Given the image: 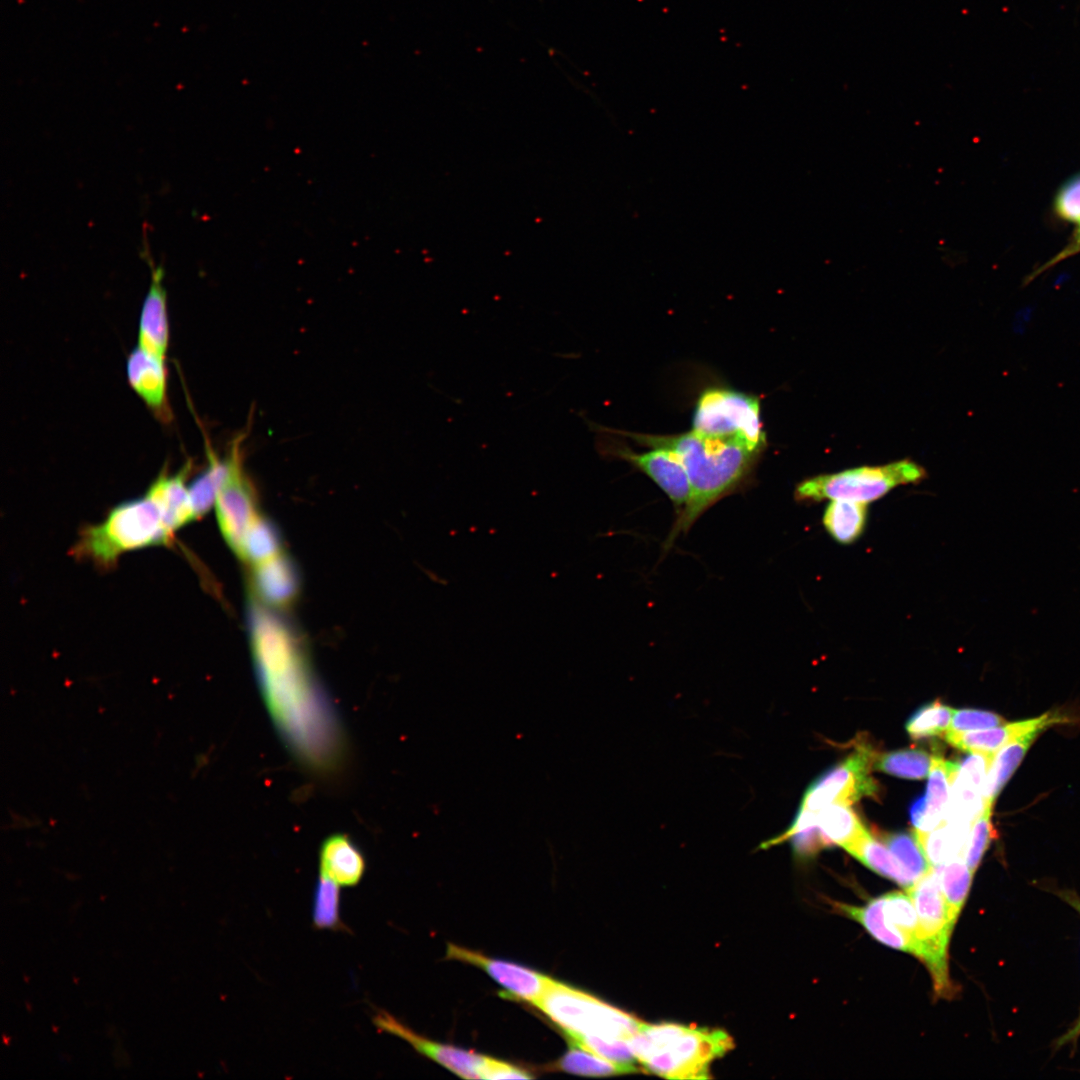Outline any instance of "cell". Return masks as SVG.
Wrapping results in <instances>:
<instances>
[{
    "label": "cell",
    "mask_w": 1080,
    "mask_h": 1080,
    "mask_svg": "<svg viewBox=\"0 0 1080 1080\" xmlns=\"http://www.w3.org/2000/svg\"><path fill=\"white\" fill-rule=\"evenodd\" d=\"M1078 253H1080V223L1078 224V227L1072 235L1070 241L1046 263H1044L1035 271L1031 272L1024 280V284H1028L1041 273L1045 272L1047 269L1051 268L1052 266L1058 264L1063 260H1066L1069 257L1075 256Z\"/></svg>",
    "instance_id": "obj_40"
},
{
    "label": "cell",
    "mask_w": 1080,
    "mask_h": 1080,
    "mask_svg": "<svg viewBox=\"0 0 1080 1080\" xmlns=\"http://www.w3.org/2000/svg\"><path fill=\"white\" fill-rule=\"evenodd\" d=\"M787 840L791 842L794 855L800 859L811 858L821 850L834 846L818 825H811L791 833H781L763 843L762 847H770Z\"/></svg>",
    "instance_id": "obj_37"
},
{
    "label": "cell",
    "mask_w": 1080,
    "mask_h": 1080,
    "mask_svg": "<svg viewBox=\"0 0 1080 1080\" xmlns=\"http://www.w3.org/2000/svg\"><path fill=\"white\" fill-rule=\"evenodd\" d=\"M320 873L339 886L354 887L361 881L366 860L356 843L345 834H333L320 848Z\"/></svg>",
    "instance_id": "obj_19"
},
{
    "label": "cell",
    "mask_w": 1080,
    "mask_h": 1080,
    "mask_svg": "<svg viewBox=\"0 0 1080 1080\" xmlns=\"http://www.w3.org/2000/svg\"><path fill=\"white\" fill-rule=\"evenodd\" d=\"M1054 210L1063 220L1080 223V173L1071 177L1058 190Z\"/></svg>",
    "instance_id": "obj_39"
},
{
    "label": "cell",
    "mask_w": 1080,
    "mask_h": 1080,
    "mask_svg": "<svg viewBox=\"0 0 1080 1080\" xmlns=\"http://www.w3.org/2000/svg\"><path fill=\"white\" fill-rule=\"evenodd\" d=\"M907 893L916 908L927 965L938 995L951 993L947 968V946L955 924L934 868L917 879Z\"/></svg>",
    "instance_id": "obj_8"
},
{
    "label": "cell",
    "mask_w": 1080,
    "mask_h": 1080,
    "mask_svg": "<svg viewBox=\"0 0 1080 1080\" xmlns=\"http://www.w3.org/2000/svg\"><path fill=\"white\" fill-rule=\"evenodd\" d=\"M932 758L920 749H903L884 753L874 760V767L884 773L906 778L923 779L931 768Z\"/></svg>",
    "instance_id": "obj_33"
},
{
    "label": "cell",
    "mask_w": 1080,
    "mask_h": 1080,
    "mask_svg": "<svg viewBox=\"0 0 1080 1080\" xmlns=\"http://www.w3.org/2000/svg\"><path fill=\"white\" fill-rule=\"evenodd\" d=\"M612 454L630 462L651 478L666 493L678 514L685 508L690 499L691 486L684 466L672 452L651 448L650 451L636 453L629 447L615 446Z\"/></svg>",
    "instance_id": "obj_14"
},
{
    "label": "cell",
    "mask_w": 1080,
    "mask_h": 1080,
    "mask_svg": "<svg viewBox=\"0 0 1080 1080\" xmlns=\"http://www.w3.org/2000/svg\"><path fill=\"white\" fill-rule=\"evenodd\" d=\"M191 464L179 472H163L152 482L146 495L159 509L167 528L174 534L178 529L195 520L189 487L186 479Z\"/></svg>",
    "instance_id": "obj_16"
},
{
    "label": "cell",
    "mask_w": 1080,
    "mask_h": 1080,
    "mask_svg": "<svg viewBox=\"0 0 1080 1080\" xmlns=\"http://www.w3.org/2000/svg\"><path fill=\"white\" fill-rule=\"evenodd\" d=\"M926 478L925 469L911 460L882 466H863L801 482L795 497L802 502L847 500L867 504L899 485L916 484Z\"/></svg>",
    "instance_id": "obj_6"
},
{
    "label": "cell",
    "mask_w": 1080,
    "mask_h": 1080,
    "mask_svg": "<svg viewBox=\"0 0 1080 1080\" xmlns=\"http://www.w3.org/2000/svg\"><path fill=\"white\" fill-rule=\"evenodd\" d=\"M173 535L157 506L145 494L118 504L102 522L83 529L73 554L110 566L126 552L166 545Z\"/></svg>",
    "instance_id": "obj_5"
},
{
    "label": "cell",
    "mask_w": 1080,
    "mask_h": 1080,
    "mask_svg": "<svg viewBox=\"0 0 1080 1080\" xmlns=\"http://www.w3.org/2000/svg\"><path fill=\"white\" fill-rule=\"evenodd\" d=\"M1032 310L1025 308L1019 311L1012 323V329L1014 333L1022 335L1025 333L1028 324L1031 322Z\"/></svg>",
    "instance_id": "obj_42"
},
{
    "label": "cell",
    "mask_w": 1080,
    "mask_h": 1080,
    "mask_svg": "<svg viewBox=\"0 0 1080 1080\" xmlns=\"http://www.w3.org/2000/svg\"><path fill=\"white\" fill-rule=\"evenodd\" d=\"M915 834L930 865L937 866L964 858L969 825L944 820L935 830Z\"/></svg>",
    "instance_id": "obj_22"
},
{
    "label": "cell",
    "mask_w": 1080,
    "mask_h": 1080,
    "mask_svg": "<svg viewBox=\"0 0 1080 1080\" xmlns=\"http://www.w3.org/2000/svg\"><path fill=\"white\" fill-rule=\"evenodd\" d=\"M578 1045L607 1059L636 1065L632 1039L641 1020L599 998L552 979L534 1005Z\"/></svg>",
    "instance_id": "obj_3"
},
{
    "label": "cell",
    "mask_w": 1080,
    "mask_h": 1080,
    "mask_svg": "<svg viewBox=\"0 0 1080 1080\" xmlns=\"http://www.w3.org/2000/svg\"><path fill=\"white\" fill-rule=\"evenodd\" d=\"M534 1076L511 1063L490 1057L485 1079H530Z\"/></svg>",
    "instance_id": "obj_41"
},
{
    "label": "cell",
    "mask_w": 1080,
    "mask_h": 1080,
    "mask_svg": "<svg viewBox=\"0 0 1080 1080\" xmlns=\"http://www.w3.org/2000/svg\"><path fill=\"white\" fill-rule=\"evenodd\" d=\"M241 442V437L232 442L226 458V476L214 504L222 535L238 556L249 528L258 517L255 497L243 471Z\"/></svg>",
    "instance_id": "obj_10"
},
{
    "label": "cell",
    "mask_w": 1080,
    "mask_h": 1080,
    "mask_svg": "<svg viewBox=\"0 0 1080 1080\" xmlns=\"http://www.w3.org/2000/svg\"><path fill=\"white\" fill-rule=\"evenodd\" d=\"M954 709L939 699L926 703L907 719L905 729L914 740L944 736L949 730Z\"/></svg>",
    "instance_id": "obj_32"
},
{
    "label": "cell",
    "mask_w": 1080,
    "mask_h": 1080,
    "mask_svg": "<svg viewBox=\"0 0 1080 1080\" xmlns=\"http://www.w3.org/2000/svg\"><path fill=\"white\" fill-rule=\"evenodd\" d=\"M693 430L739 441L759 453L766 445L759 398L728 388L714 387L700 395L693 415Z\"/></svg>",
    "instance_id": "obj_7"
},
{
    "label": "cell",
    "mask_w": 1080,
    "mask_h": 1080,
    "mask_svg": "<svg viewBox=\"0 0 1080 1080\" xmlns=\"http://www.w3.org/2000/svg\"><path fill=\"white\" fill-rule=\"evenodd\" d=\"M846 803H832L816 812L818 825L833 843L847 849L868 831Z\"/></svg>",
    "instance_id": "obj_26"
},
{
    "label": "cell",
    "mask_w": 1080,
    "mask_h": 1080,
    "mask_svg": "<svg viewBox=\"0 0 1080 1080\" xmlns=\"http://www.w3.org/2000/svg\"><path fill=\"white\" fill-rule=\"evenodd\" d=\"M1040 734V732L1025 734L1002 747L993 756L985 781V803L994 804L996 798L1022 762L1030 746Z\"/></svg>",
    "instance_id": "obj_23"
},
{
    "label": "cell",
    "mask_w": 1080,
    "mask_h": 1080,
    "mask_svg": "<svg viewBox=\"0 0 1080 1080\" xmlns=\"http://www.w3.org/2000/svg\"><path fill=\"white\" fill-rule=\"evenodd\" d=\"M926 792L915 799L909 816L916 832L926 833L941 825L946 817L950 784L946 761L933 755Z\"/></svg>",
    "instance_id": "obj_17"
},
{
    "label": "cell",
    "mask_w": 1080,
    "mask_h": 1080,
    "mask_svg": "<svg viewBox=\"0 0 1080 1080\" xmlns=\"http://www.w3.org/2000/svg\"><path fill=\"white\" fill-rule=\"evenodd\" d=\"M144 250L142 256L150 267L151 282L141 309L137 347L164 361L169 342L164 271L161 265H154L147 246Z\"/></svg>",
    "instance_id": "obj_15"
},
{
    "label": "cell",
    "mask_w": 1080,
    "mask_h": 1080,
    "mask_svg": "<svg viewBox=\"0 0 1080 1080\" xmlns=\"http://www.w3.org/2000/svg\"><path fill=\"white\" fill-rule=\"evenodd\" d=\"M1005 719L991 711L980 709H954L949 730H981L1005 724Z\"/></svg>",
    "instance_id": "obj_38"
},
{
    "label": "cell",
    "mask_w": 1080,
    "mask_h": 1080,
    "mask_svg": "<svg viewBox=\"0 0 1080 1080\" xmlns=\"http://www.w3.org/2000/svg\"><path fill=\"white\" fill-rule=\"evenodd\" d=\"M884 842L902 867L915 881L930 870V863L924 854L915 832L902 831L886 834L884 836Z\"/></svg>",
    "instance_id": "obj_35"
},
{
    "label": "cell",
    "mask_w": 1080,
    "mask_h": 1080,
    "mask_svg": "<svg viewBox=\"0 0 1080 1080\" xmlns=\"http://www.w3.org/2000/svg\"><path fill=\"white\" fill-rule=\"evenodd\" d=\"M127 377L130 386L148 407L160 416H167V375L164 361L135 348L127 360Z\"/></svg>",
    "instance_id": "obj_18"
},
{
    "label": "cell",
    "mask_w": 1080,
    "mask_h": 1080,
    "mask_svg": "<svg viewBox=\"0 0 1080 1080\" xmlns=\"http://www.w3.org/2000/svg\"><path fill=\"white\" fill-rule=\"evenodd\" d=\"M734 1046L720 1029L642 1022L632 1039L638 1064L668 1079L709 1078V1066Z\"/></svg>",
    "instance_id": "obj_4"
},
{
    "label": "cell",
    "mask_w": 1080,
    "mask_h": 1080,
    "mask_svg": "<svg viewBox=\"0 0 1080 1080\" xmlns=\"http://www.w3.org/2000/svg\"><path fill=\"white\" fill-rule=\"evenodd\" d=\"M883 896L886 920L899 930L911 943L913 955L923 961L925 950L919 918L914 903L907 893L894 891Z\"/></svg>",
    "instance_id": "obj_28"
},
{
    "label": "cell",
    "mask_w": 1080,
    "mask_h": 1080,
    "mask_svg": "<svg viewBox=\"0 0 1080 1080\" xmlns=\"http://www.w3.org/2000/svg\"><path fill=\"white\" fill-rule=\"evenodd\" d=\"M372 1022L380 1031L406 1041L418 1053L456 1075L465 1079H485L490 1056L431 1040L416 1033L384 1010H376Z\"/></svg>",
    "instance_id": "obj_11"
},
{
    "label": "cell",
    "mask_w": 1080,
    "mask_h": 1080,
    "mask_svg": "<svg viewBox=\"0 0 1080 1080\" xmlns=\"http://www.w3.org/2000/svg\"><path fill=\"white\" fill-rule=\"evenodd\" d=\"M312 920L318 930L349 931L340 917V886L321 873L314 889Z\"/></svg>",
    "instance_id": "obj_30"
},
{
    "label": "cell",
    "mask_w": 1080,
    "mask_h": 1080,
    "mask_svg": "<svg viewBox=\"0 0 1080 1080\" xmlns=\"http://www.w3.org/2000/svg\"><path fill=\"white\" fill-rule=\"evenodd\" d=\"M866 521L867 505L847 500H831L823 515L826 531L844 545L855 542L862 535Z\"/></svg>",
    "instance_id": "obj_24"
},
{
    "label": "cell",
    "mask_w": 1080,
    "mask_h": 1080,
    "mask_svg": "<svg viewBox=\"0 0 1080 1080\" xmlns=\"http://www.w3.org/2000/svg\"><path fill=\"white\" fill-rule=\"evenodd\" d=\"M253 584L257 596L273 607L287 606L298 592V577L291 561L281 553L254 565Z\"/></svg>",
    "instance_id": "obj_20"
},
{
    "label": "cell",
    "mask_w": 1080,
    "mask_h": 1080,
    "mask_svg": "<svg viewBox=\"0 0 1080 1080\" xmlns=\"http://www.w3.org/2000/svg\"><path fill=\"white\" fill-rule=\"evenodd\" d=\"M1079 1034H1080V1018H1079V1021L1076 1023L1075 1027L1070 1032H1068L1067 1035H1065L1064 1038L1061 1041L1066 1042V1041L1072 1040L1074 1037H1077Z\"/></svg>",
    "instance_id": "obj_43"
},
{
    "label": "cell",
    "mask_w": 1080,
    "mask_h": 1080,
    "mask_svg": "<svg viewBox=\"0 0 1080 1080\" xmlns=\"http://www.w3.org/2000/svg\"><path fill=\"white\" fill-rule=\"evenodd\" d=\"M871 748L859 744L856 751L819 775L806 789L799 809L819 811L832 803L851 804L874 797L878 785L870 774Z\"/></svg>",
    "instance_id": "obj_9"
},
{
    "label": "cell",
    "mask_w": 1080,
    "mask_h": 1080,
    "mask_svg": "<svg viewBox=\"0 0 1080 1080\" xmlns=\"http://www.w3.org/2000/svg\"><path fill=\"white\" fill-rule=\"evenodd\" d=\"M551 1069L582 1076H612L637 1072L636 1065L619 1063L578 1045L569 1043V1049Z\"/></svg>",
    "instance_id": "obj_27"
},
{
    "label": "cell",
    "mask_w": 1080,
    "mask_h": 1080,
    "mask_svg": "<svg viewBox=\"0 0 1080 1080\" xmlns=\"http://www.w3.org/2000/svg\"><path fill=\"white\" fill-rule=\"evenodd\" d=\"M1071 721L1073 720L1065 713L1055 710L1030 719L1011 723L1006 722L996 728L991 727L974 731L948 730L944 738L946 742L959 750L993 758L1002 747L1025 734L1032 732L1042 733L1048 727Z\"/></svg>",
    "instance_id": "obj_13"
},
{
    "label": "cell",
    "mask_w": 1080,
    "mask_h": 1080,
    "mask_svg": "<svg viewBox=\"0 0 1080 1080\" xmlns=\"http://www.w3.org/2000/svg\"><path fill=\"white\" fill-rule=\"evenodd\" d=\"M836 909L860 923L876 940L884 945L913 953L909 940L885 918L883 896L872 899L865 906L836 903Z\"/></svg>",
    "instance_id": "obj_21"
},
{
    "label": "cell",
    "mask_w": 1080,
    "mask_h": 1080,
    "mask_svg": "<svg viewBox=\"0 0 1080 1080\" xmlns=\"http://www.w3.org/2000/svg\"><path fill=\"white\" fill-rule=\"evenodd\" d=\"M934 871L950 914L956 921L967 899L974 873L967 866L964 858H956L934 866Z\"/></svg>",
    "instance_id": "obj_29"
},
{
    "label": "cell",
    "mask_w": 1080,
    "mask_h": 1080,
    "mask_svg": "<svg viewBox=\"0 0 1080 1080\" xmlns=\"http://www.w3.org/2000/svg\"><path fill=\"white\" fill-rule=\"evenodd\" d=\"M598 427L631 438L642 446L668 450L684 466L691 495L678 514L669 543L680 532H687L701 514L735 489L760 454L739 441L710 437L694 430L677 435H651Z\"/></svg>",
    "instance_id": "obj_2"
},
{
    "label": "cell",
    "mask_w": 1080,
    "mask_h": 1080,
    "mask_svg": "<svg viewBox=\"0 0 1080 1080\" xmlns=\"http://www.w3.org/2000/svg\"><path fill=\"white\" fill-rule=\"evenodd\" d=\"M280 550L277 530L268 520L258 516L245 536L239 557L256 565L279 555Z\"/></svg>",
    "instance_id": "obj_34"
},
{
    "label": "cell",
    "mask_w": 1080,
    "mask_h": 1080,
    "mask_svg": "<svg viewBox=\"0 0 1080 1080\" xmlns=\"http://www.w3.org/2000/svg\"><path fill=\"white\" fill-rule=\"evenodd\" d=\"M446 958L476 966L503 987L505 996L535 1005L553 978L528 967L448 944Z\"/></svg>",
    "instance_id": "obj_12"
},
{
    "label": "cell",
    "mask_w": 1080,
    "mask_h": 1080,
    "mask_svg": "<svg viewBox=\"0 0 1080 1080\" xmlns=\"http://www.w3.org/2000/svg\"><path fill=\"white\" fill-rule=\"evenodd\" d=\"M1072 903H1073V904H1074V905H1075V906L1077 907V909H1078V910L1080 911V903H1075V902H1072Z\"/></svg>",
    "instance_id": "obj_44"
},
{
    "label": "cell",
    "mask_w": 1080,
    "mask_h": 1080,
    "mask_svg": "<svg viewBox=\"0 0 1080 1080\" xmlns=\"http://www.w3.org/2000/svg\"><path fill=\"white\" fill-rule=\"evenodd\" d=\"M208 466L189 486L191 503L196 519L204 515L214 504L225 479L227 461H221L208 450Z\"/></svg>",
    "instance_id": "obj_31"
},
{
    "label": "cell",
    "mask_w": 1080,
    "mask_h": 1080,
    "mask_svg": "<svg viewBox=\"0 0 1080 1080\" xmlns=\"http://www.w3.org/2000/svg\"><path fill=\"white\" fill-rule=\"evenodd\" d=\"M845 850L874 872L905 888H909L915 882L896 857L869 832Z\"/></svg>",
    "instance_id": "obj_25"
},
{
    "label": "cell",
    "mask_w": 1080,
    "mask_h": 1080,
    "mask_svg": "<svg viewBox=\"0 0 1080 1080\" xmlns=\"http://www.w3.org/2000/svg\"><path fill=\"white\" fill-rule=\"evenodd\" d=\"M251 607L253 658L272 720L300 761L317 771H331L343 755L335 708L315 679L294 632L258 604Z\"/></svg>",
    "instance_id": "obj_1"
},
{
    "label": "cell",
    "mask_w": 1080,
    "mask_h": 1080,
    "mask_svg": "<svg viewBox=\"0 0 1080 1080\" xmlns=\"http://www.w3.org/2000/svg\"><path fill=\"white\" fill-rule=\"evenodd\" d=\"M993 805L985 803L983 810L974 819L972 828L969 832L964 859L970 870L975 873L984 853L988 849L990 842L995 833L993 830V824L991 821Z\"/></svg>",
    "instance_id": "obj_36"
}]
</instances>
